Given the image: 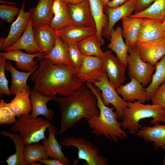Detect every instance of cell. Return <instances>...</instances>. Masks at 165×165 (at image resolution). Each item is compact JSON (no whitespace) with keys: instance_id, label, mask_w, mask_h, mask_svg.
I'll return each instance as SVG.
<instances>
[{"instance_id":"38","label":"cell","mask_w":165,"mask_h":165,"mask_svg":"<svg viewBox=\"0 0 165 165\" xmlns=\"http://www.w3.org/2000/svg\"><path fill=\"white\" fill-rule=\"evenodd\" d=\"M16 116L10 109L9 103L1 99L0 101V125L13 124L16 119Z\"/></svg>"},{"instance_id":"28","label":"cell","mask_w":165,"mask_h":165,"mask_svg":"<svg viewBox=\"0 0 165 165\" xmlns=\"http://www.w3.org/2000/svg\"><path fill=\"white\" fill-rule=\"evenodd\" d=\"M122 28L117 27L112 29L110 34V43L108 47L115 53L116 57L125 65L128 66L127 56L129 47L125 43L123 38Z\"/></svg>"},{"instance_id":"5","label":"cell","mask_w":165,"mask_h":165,"mask_svg":"<svg viewBox=\"0 0 165 165\" xmlns=\"http://www.w3.org/2000/svg\"><path fill=\"white\" fill-rule=\"evenodd\" d=\"M16 119L10 130L20 133L25 145L39 142L46 138L45 132L52 126L49 120L39 116L33 118L30 113L16 117Z\"/></svg>"},{"instance_id":"20","label":"cell","mask_w":165,"mask_h":165,"mask_svg":"<svg viewBox=\"0 0 165 165\" xmlns=\"http://www.w3.org/2000/svg\"><path fill=\"white\" fill-rule=\"evenodd\" d=\"M23 50L29 53L43 50L37 44L34 36L33 27L31 18L25 31L20 37L14 43L6 48L5 52L14 50Z\"/></svg>"},{"instance_id":"9","label":"cell","mask_w":165,"mask_h":165,"mask_svg":"<svg viewBox=\"0 0 165 165\" xmlns=\"http://www.w3.org/2000/svg\"><path fill=\"white\" fill-rule=\"evenodd\" d=\"M105 72L103 58L84 55L78 74L84 82L94 83L101 80Z\"/></svg>"},{"instance_id":"3","label":"cell","mask_w":165,"mask_h":165,"mask_svg":"<svg viewBox=\"0 0 165 165\" xmlns=\"http://www.w3.org/2000/svg\"><path fill=\"white\" fill-rule=\"evenodd\" d=\"M88 88L95 96L100 114L98 116L86 119L92 133L97 137L103 136L110 141L117 142L119 139L124 140L128 138L127 133L122 128L119 122L118 116L114 112V107L110 108L103 102L100 90L92 83L86 82Z\"/></svg>"},{"instance_id":"13","label":"cell","mask_w":165,"mask_h":165,"mask_svg":"<svg viewBox=\"0 0 165 165\" xmlns=\"http://www.w3.org/2000/svg\"><path fill=\"white\" fill-rule=\"evenodd\" d=\"M43 53L38 52L33 53H27L18 50L0 52V56L6 60L15 61L16 67L22 71L29 72L38 65L37 61L34 60V58H42L44 55Z\"/></svg>"},{"instance_id":"30","label":"cell","mask_w":165,"mask_h":165,"mask_svg":"<svg viewBox=\"0 0 165 165\" xmlns=\"http://www.w3.org/2000/svg\"><path fill=\"white\" fill-rule=\"evenodd\" d=\"M68 52L67 44L57 36L54 46L48 54L44 55L43 57L49 59L54 64L73 66L69 59Z\"/></svg>"},{"instance_id":"25","label":"cell","mask_w":165,"mask_h":165,"mask_svg":"<svg viewBox=\"0 0 165 165\" xmlns=\"http://www.w3.org/2000/svg\"><path fill=\"white\" fill-rule=\"evenodd\" d=\"M48 130V138L42 141L49 157L60 161L64 165L69 164V159L65 156L62 150L61 144L58 143L56 138V130L55 126L52 125Z\"/></svg>"},{"instance_id":"15","label":"cell","mask_w":165,"mask_h":165,"mask_svg":"<svg viewBox=\"0 0 165 165\" xmlns=\"http://www.w3.org/2000/svg\"><path fill=\"white\" fill-rule=\"evenodd\" d=\"M30 98L32 105L31 117L36 118L42 115L49 120L53 119L54 113L53 111L48 108L47 103L50 101H55L53 96L42 94L33 89L31 90Z\"/></svg>"},{"instance_id":"27","label":"cell","mask_w":165,"mask_h":165,"mask_svg":"<svg viewBox=\"0 0 165 165\" xmlns=\"http://www.w3.org/2000/svg\"><path fill=\"white\" fill-rule=\"evenodd\" d=\"M35 41L43 50L48 54L54 45L57 35L55 31L50 25L33 27Z\"/></svg>"},{"instance_id":"41","label":"cell","mask_w":165,"mask_h":165,"mask_svg":"<svg viewBox=\"0 0 165 165\" xmlns=\"http://www.w3.org/2000/svg\"><path fill=\"white\" fill-rule=\"evenodd\" d=\"M151 101L152 104L160 105L165 109V82L155 91Z\"/></svg>"},{"instance_id":"34","label":"cell","mask_w":165,"mask_h":165,"mask_svg":"<svg viewBox=\"0 0 165 165\" xmlns=\"http://www.w3.org/2000/svg\"><path fill=\"white\" fill-rule=\"evenodd\" d=\"M78 44L84 55L103 59L105 53L101 48V46L103 45L98 38L96 33L84 38Z\"/></svg>"},{"instance_id":"44","label":"cell","mask_w":165,"mask_h":165,"mask_svg":"<svg viewBox=\"0 0 165 165\" xmlns=\"http://www.w3.org/2000/svg\"><path fill=\"white\" fill-rule=\"evenodd\" d=\"M130 0H111L106 7L114 8L119 6Z\"/></svg>"},{"instance_id":"11","label":"cell","mask_w":165,"mask_h":165,"mask_svg":"<svg viewBox=\"0 0 165 165\" xmlns=\"http://www.w3.org/2000/svg\"><path fill=\"white\" fill-rule=\"evenodd\" d=\"M138 53L144 62L155 65L165 55V40L148 42H137L135 44Z\"/></svg>"},{"instance_id":"18","label":"cell","mask_w":165,"mask_h":165,"mask_svg":"<svg viewBox=\"0 0 165 165\" xmlns=\"http://www.w3.org/2000/svg\"><path fill=\"white\" fill-rule=\"evenodd\" d=\"M54 0H39L36 6L29 10L33 27L50 25L53 16Z\"/></svg>"},{"instance_id":"14","label":"cell","mask_w":165,"mask_h":165,"mask_svg":"<svg viewBox=\"0 0 165 165\" xmlns=\"http://www.w3.org/2000/svg\"><path fill=\"white\" fill-rule=\"evenodd\" d=\"M67 5L73 25L96 29L95 23L91 13L89 0H85L76 4Z\"/></svg>"},{"instance_id":"2","label":"cell","mask_w":165,"mask_h":165,"mask_svg":"<svg viewBox=\"0 0 165 165\" xmlns=\"http://www.w3.org/2000/svg\"><path fill=\"white\" fill-rule=\"evenodd\" d=\"M53 97L59 104L61 114L60 128L56 135L64 133L82 118L89 119L99 115L96 97L85 83L68 97Z\"/></svg>"},{"instance_id":"10","label":"cell","mask_w":165,"mask_h":165,"mask_svg":"<svg viewBox=\"0 0 165 165\" xmlns=\"http://www.w3.org/2000/svg\"><path fill=\"white\" fill-rule=\"evenodd\" d=\"M104 53V70L110 82L116 90L126 80L127 66L114 56L111 50H107Z\"/></svg>"},{"instance_id":"4","label":"cell","mask_w":165,"mask_h":165,"mask_svg":"<svg viewBox=\"0 0 165 165\" xmlns=\"http://www.w3.org/2000/svg\"><path fill=\"white\" fill-rule=\"evenodd\" d=\"M127 106L123 113L121 126L130 134L137 133L142 127L139 123L143 119L152 118L150 123L155 125L159 122L165 124V109L160 105L145 104L136 101L127 102Z\"/></svg>"},{"instance_id":"7","label":"cell","mask_w":165,"mask_h":165,"mask_svg":"<svg viewBox=\"0 0 165 165\" xmlns=\"http://www.w3.org/2000/svg\"><path fill=\"white\" fill-rule=\"evenodd\" d=\"M128 53L127 61L128 76L130 79L134 78L145 87L150 83L155 66L144 62L141 59L135 45L129 47Z\"/></svg>"},{"instance_id":"40","label":"cell","mask_w":165,"mask_h":165,"mask_svg":"<svg viewBox=\"0 0 165 165\" xmlns=\"http://www.w3.org/2000/svg\"><path fill=\"white\" fill-rule=\"evenodd\" d=\"M6 60L0 56V96L2 94L10 96L11 93L8 87V82L5 74Z\"/></svg>"},{"instance_id":"17","label":"cell","mask_w":165,"mask_h":165,"mask_svg":"<svg viewBox=\"0 0 165 165\" xmlns=\"http://www.w3.org/2000/svg\"><path fill=\"white\" fill-rule=\"evenodd\" d=\"M164 34L162 22L152 19L144 18L137 42H148L159 40L163 38Z\"/></svg>"},{"instance_id":"42","label":"cell","mask_w":165,"mask_h":165,"mask_svg":"<svg viewBox=\"0 0 165 165\" xmlns=\"http://www.w3.org/2000/svg\"><path fill=\"white\" fill-rule=\"evenodd\" d=\"M155 0H137L136 13L141 11L148 7Z\"/></svg>"},{"instance_id":"45","label":"cell","mask_w":165,"mask_h":165,"mask_svg":"<svg viewBox=\"0 0 165 165\" xmlns=\"http://www.w3.org/2000/svg\"><path fill=\"white\" fill-rule=\"evenodd\" d=\"M67 4H76L83 2L85 0H63Z\"/></svg>"},{"instance_id":"21","label":"cell","mask_w":165,"mask_h":165,"mask_svg":"<svg viewBox=\"0 0 165 165\" xmlns=\"http://www.w3.org/2000/svg\"><path fill=\"white\" fill-rule=\"evenodd\" d=\"M55 33L64 42L78 43L96 33V29L90 27L72 25L56 31Z\"/></svg>"},{"instance_id":"36","label":"cell","mask_w":165,"mask_h":165,"mask_svg":"<svg viewBox=\"0 0 165 165\" xmlns=\"http://www.w3.org/2000/svg\"><path fill=\"white\" fill-rule=\"evenodd\" d=\"M24 157L26 164L31 165H40L35 162L49 157L44 146L38 142L25 145Z\"/></svg>"},{"instance_id":"19","label":"cell","mask_w":165,"mask_h":165,"mask_svg":"<svg viewBox=\"0 0 165 165\" xmlns=\"http://www.w3.org/2000/svg\"><path fill=\"white\" fill-rule=\"evenodd\" d=\"M130 82L121 85L116 90L126 102L136 101L144 103L147 101V96L142 85L134 78H130Z\"/></svg>"},{"instance_id":"47","label":"cell","mask_w":165,"mask_h":165,"mask_svg":"<svg viewBox=\"0 0 165 165\" xmlns=\"http://www.w3.org/2000/svg\"><path fill=\"white\" fill-rule=\"evenodd\" d=\"M162 24L165 33V17L163 21L162 22Z\"/></svg>"},{"instance_id":"12","label":"cell","mask_w":165,"mask_h":165,"mask_svg":"<svg viewBox=\"0 0 165 165\" xmlns=\"http://www.w3.org/2000/svg\"><path fill=\"white\" fill-rule=\"evenodd\" d=\"M25 6L24 2L20 13L16 20L12 24L8 36L6 38H1L0 49L5 50L16 42L24 33L31 18L29 12L24 11Z\"/></svg>"},{"instance_id":"31","label":"cell","mask_w":165,"mask_h":165,"mask_svg":"<svg viewBox=\"0 0 165 165\" xmlns=\"http://www.w3.org/2000/svg\"><path fill=\"white\" fill-rule=\"evenodd\" d=\"M1 135L10 138L14 144L15 153L9 156L5 161L8 165H26L24 157L25 145L19 134L10 133L4 130L0 132Z\"/></svg>"},{"instance_id":"39","label":"cell","mask_w":165,"mask_h":165,"mask_svg":"<svg viewBox=\"0 0 165 165\" xmlns=\"http://www.w3.org/2000/svg\"><path fill=\"white\" fill-rule=\"evenodd\" d=\"M20 10L16 7L5 5H0V18L2 20L10 23L16 16H18Z\"/></svg>"},{"instance_id":"1","label":"cell","mask_w":165,"mask_h":165,"mask_svg":"<svg viewBox=\"0 0 165 165\" xmlns=\"http://www.w3.org/2000/svg\"><path fill=\"white\" fill-rule=\"evenodd\" d=\"M78 70L73 66L53 64L43 57L31 77L33 89L53 97H68L84 84L79 77Z\"/></svg>"},{"instance_id":"29","label":"cell","mask_w":165,"mask_h":165,"mask_svg":"<svg viewBox=\"0 0 165 165\" xmlns=\"http://www.w3.org/2000/svg\"><path fill=\"white\" fill-rule=\"evenodd\" d=\"M91 13L94 19L97 36L104 45L102 33L108 26V20L103 11L104 6L99 0H89Z\"/></svg>"},{"instance_id":"6","label":"cell","mask_w":165,"mask_h":165,"mask_svg":"<svg viewBox=\"0 0 165 165\" xmlns=\"http://www.w3.org/2000/svg\"><path fill=\"white\" fill-rule=\"evenodd\" d=\"M61 145L67 148L72 146L78 150V158L74 161L73 165L77 163L79 160H83L86 165H107V159L103 156L98 155V147L89 140L81 137H67L60 141Z\"/></svg>"},{"instance_id":"33","label":"cell","mask_w":165,"mask_h":165,"mask_svg":"<svg viewBox=\"0 0 165 165\" xmlns=\"http://www.w3.org/2000/svg\"><path fill=\"white\" fill-rule=\"evenodd\" d=\"M155 66V72L152 76L151 81L148 86L145 88L148 101L151 100L155 91L165 82V55Z\"/></svg>"},{"instance_id":"32","label":"cell","mask_w":165,"mask_h":165,"mask_svg":"<svg viewBox=\"0 0 165 165\" xmlns=\"http://www.w3.org/2000/svg\"><path fill=\"white\" fill-rule=\"evenodd\" d=\"M30 91H24L16 94L13 99L9 103L10 109L16 117L29 114L32 110Z\"/></svg>"},{"instance_id":"35","label":"cell","mask_w":165,"mask_h":165,"mask_svg":"<svg viewBox=\"0 0 165 165\" xmlns=\"http://www.w3.org/2000/svg\"><path fill=\"white\" fill-rule=\"evenodd\" d=\"M130 16L150 18L162 22L165 17V0H155L145 10Z\"/></svg>"},{"instance_id":"16","label":"cell","mask_w":165,"mask_h":165,"mask_svg":"<svg viewBox=\"0 0 165 165\" xmlns=\"http://www.w3.org/2000/svg\"><path fill=\"white\" fill-rule=\"evenodd\" d=\"M137 0H130L114 8H106L108 23L102 34L110 36L111 32L116 24L124 17L130 16L135 11Z\"/></svg>"},{"instance_id":"43","label":"cell","mask_w":165,"mask_h":165,"mask_svg":"<svg viewBox=\"0 0 165 165\" xmlns=\"http://www.w3.org/2000/svg\"><path fill=\"white\" fill-rule=\"evenodd\" d=\"M41 163L46 165H64L60 161L55 159H49L48 158L42 159L39 161Z\"/></svg>"},{"instance_id":"48","label":"cell","mask_w":165,"mask_h":165,"mask_svg":"<svg viewBox=\"0 0 165 165\" xmlns=\"http://www.w3.org/2000/svg\"><path fill=\"white\" fill-rule=\"evenodd\" d=\"M163 148H164V149L165 151V146H164ZM163 162H164L163 164L164 165H165V158H164V160H163Z\"/></svg>"},{"instance_id":"8","label":"cell","mask_w":165,"mask_h":165,"mask_svg":"<svg viewBox=\"0 0 165 165\" xmlns=\"http://www.w3.org/2000/svg\"><path fill=\"white\" fill-rule=\"evenodd\" d=\"M94 84L100 90L104 104L107 106L109 104L112 105L119 118L122 119L123 112L127 107V102L119 95L116 89L110 82L105 71L101 80Z\"/></svg>"},{"instance_id":"26","label":"cell","mask_w":165,"mask_h":165,"mask_svg":"<svg viewBox=\"0 0 165 165\" xmlns=\"http://www.w3.org/2000/svg\"><path fill=\"white\" fill-rule=\"evenodd\" d=\"M144 18L127 16L122 19L123 36L129 47L134 46L138 41L139 33Z\"/></svg>"},{"instance_id":"24","label":"cell","mask_w":165,"mask_h":165,"mask_svg":"<svg viewBox=\"0 0 165 165\" xmlns=\"http://www.w3.org/2000/svg\"><path fill=\"white\" fill-rule=\"evenodd\" d=\"M147 141L153 142L156 150L165 146V124L150 127L144 126L135 134Z\"/></svg>"},{"instance_id":"46","label":"cell","mask_w":165,"mask_h":165,"mask_svg":"<svg viewBox=\"0 0 165 165\" xmlns=\"http://www.w3.org/2000/svg\"><path fill=\"white\" fill-rule=\"evenodd\" d=\"M104 7H106L108 3L111 0H99Z\"/></svg>"},{"instance_id":"23","label":"cell","mask_w":165,"mask_h":165,"mask_svg":"<svg viewBox=\"0 0 165 165\" xmlns=\"http://www.w3.org/2000/svg\"><path fill=\"white\" fill-rule=\"evenodd\" d=\"M52 11L53 16L50 25L55 31L73 25L68 5L63 0H54Z\"/></svg>"},{"instance_id":"49","label":"cell","mask_w":165,"mask_h":165,"mask_svg":"<svg viewBox=\"0 0 165 165\" xmlns=\"http://www.w3.org/2000/svg\"><path fill=\"white\" fill-rule=\"evenodd\" d=\"M163 39L165 40V33L164 34V35L163 36Z\"/></svg>"},{"instance_id":"22","label":"cell","mask_w":165,"mask_h":165,"mask_svg":"<svg viewBox=\"0 0 165 165\" xmlns=\"http://www.w3.org/2000/svg\"><path fill=\"white\" fill-rule=\"evenodd\" d=\"M38 66V65L30 72H24L16 69L10 62H6L5 70L9 72L11 76V84L9 87L11 94H15L23 91H31L27 83V80L29 76L36 70Z\"/></svg>"},{"instance_id":"37","label":"cell","mask_w":165,"mask_h":165,"mask_svg":"<svg viewBox=\"0 0 165 165\" xmlns=\"http://www.w3.org/2000/svg\"><path fill=\"white\" fill-rule=\"evenodd\" d=\"M66 43L68 46V56L72 65L78 70L81 64L84 55L81 51L78 43L68 42Z\"/></svg>"}]
</instances>
